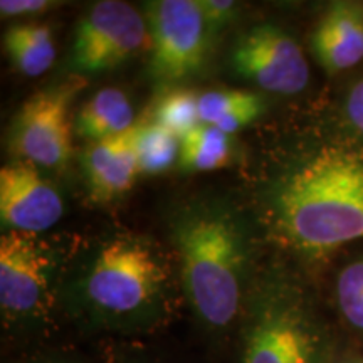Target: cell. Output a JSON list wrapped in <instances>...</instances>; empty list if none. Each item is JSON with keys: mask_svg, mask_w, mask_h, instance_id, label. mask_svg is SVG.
Instances as JSON below:
<instances>
[{"mask_svg": "<svg viewBox=\"0 0 363 363\" xmlns=\"http://www.w3.org/2000/svg\"><path fill=\"white\" fill-rule=\"evenodd\" d=\"M65 214L61 194L35 165L16 162L0 169V220L7 230L38 234Z\"/></svg>", "mask_w": 363, "mask_h": 363, "instance_id": "10", "label": "cell"}, {"mask_svg": "<svg viewBox=\"0 0 363 363\" xmlns=\"http://www.w3.org/2000/svg\"><path fill=\"white\" fill-rule=\"evenodd\" d=\"M330 363H363V353L358 352H342L338 348L335 352L333 358H331Z\"/></svg>", "mask_w": 363, "mask_h": 363, "instance_id": "23", "label": "cell"}, {"mask_svg": "<svg viewBox=\"0 0 363 363\" xmlns=\"http://www.w3.org/2000/svg\"><path fill=\"white\" fill-rule=\"evenodd\" d=\"M30 363H79V362L72 360V358H66V357H43Z\"/></svg>", "mask_w": 363, "mask_h": 363, "instance_id": "24", "label": "cell"}, {"mask_svg": "<svg viewBox=\"0 0 363 363\" xmlns=\"http://www.w3.org/2000/svg\"><path fill=\"white\" fill-rule=\"evenodd\" d=\"M4 49L12 66L27 78H38L56 61L52 30L43 22H19L4 34Z\"/></svg>", "mask_w": 363, "mask_h": 363, "instance_id": "14", "label": "cell"}, {"mask_svg": "<svg viewBox=\"0 0 363 363\" xmlns=\"http://www.w3.org/2000/svg\"><path fill=\"white\" fill-rule=\"evenodd\" d=\"M272 216L284 242L313 259L363 239V157L318 150L279 182Z\"/></svg>", "mask_w": 363, "mask_h": 363, "instance_id": "1", "label": "cell"}, {"mask_svg": "<svg viewBox=\"0 0 363 363\" xmlns=\"http://www.w3.org/2000/svg\"><path fill=\"white\" fill-rule=\"evenodd\" d=\"M199 96L201 94L192 89L177 88L169 91L157 103L153 121L182 138L202 123Z\"/></svg>", "mask_w": 363, "mask_h": 363, "instance_id": "19", "label": "cell"}, {"mask_svg": "<svg viewBox=\"0 0 363 363\" xmlns=\"http://www.w3.org/2000/svg\"><path fill=\"white\" fill-rule=\"evenodd\" d=\"M311 48L330 74L363 61V9L353 2H335L323 13L311 35Z\"/></svg>", "mask_w": 363, "mask_h": 363, "instance_id": "12", "label": "cell"}, {"mask_svg": "<svg viewBox=\"0 0 363 363\" xmlns=\"http://www.w3.org/2000/svg\"><path fill=\"white\" fill-rule=\"evenodd\" d=\"M54 310L52 264L34 234L0 238V311L9 330H39Z\"/></svg>", "mask_w": 363, "mask_h": 363, "instance_id": "5", "label": "cell"}, {"mask_svg": "<svg viewBox=\"0 0 363 363\" xmlns=\"http://www.w3.org/2000/svg\"><path fill=\"white\" fill-rule=\"evenodd\" d=\"M335 306L342 323L363 338V259L353 261L340 271L335 284Z\"/></svg>", "mask_w": 363, "mask_h": 363, "instance_id": "18", "label": "cell"}, {"mask_svg": "<svg viewBox=\"0 0 363 363\" xmlns=\"http://www.w3.org/2000/svg\"><path fill=\"white\" fill-rule=\"evenodd\" d=\"M56 2L49 0H2L0 2V13L2 17H22V16H38L48 12Z\"/></svg>", "mask_w": 363, "mask_h": 363, "instance_id": "21", "label": "cell"}, {"mask_svg": "<svg viewBox=\"0 0 363 363\" xmlns=\"http://www.w3.org/2000/svg\"><path fill=\"white\" fill-rule=\"evenodd\" d=\"M233 158V136L214 125L201 123L180 138L179 165L185 172H212Z\"/></svg>", "mask_w": 363, "mask_h": 363, "instance_id": "16", "label": "cell"}, {"mask_svg": "<svg viewBox=\"0 0 363 363\" xmlns=\"http://www.w3.org/2000/svg\"><path fill=\"white\" fill-rule=\"evenodd\" d=\"M239 78L271 93L298 94L310 83V66L301 45L274 24H259L240 35L230 54Z\"/></svg>", "mask_w": 363, "mask_h": 363, "instance_id": "9", "label": "cell"}, {"mask_svg": "<svg viewBox=\"0 0 363 363\" xmlns=\"http://www.w3.org/2000/svg\"><path fill=\"white\" fill-rule=\"evenodd\" d=\"M238 343L239 363H330L338 350L315 296L281 272L252 283Z\"/></svg>", "mask_w": 363, "mask_h": 363, "instance_id": "3", "label": "cell"}, {"mask_svg": "<svg viewBox=\"0 0 363 363\" xmlns=\"http://www.w3.org/2000/svg\"><path fill=\"white\" fill-rule=\"evenodd\" d=\"M174 240L190 310L211 335L239 328L252 283L242 225L224 208H195L177 220Z\"/></svg>", "mask_w": 363, "mask_h": 363, "instance_id": "2", "label": "cell"}, {"mask_svg": "<svg viewBox=\"0 0 363 363\" xmlns=\"http://www.w3.org/2000/svg\"><path fill=\"white\" fill-rule=\"evenodd\" d=\"M133 140L140 174H162L179 160L180 138L155 121L135 123Z\"/></svg>", "mask_w": 363, "mask_h": 363, "instance_id": "17", "label": "cell"}, {"mask_svg": "<svg viewBox=\"0 0 363 363\" xmlns=\"http://www.w3.org/2000/svg\"><path fill=\"white\" fill-rule=\"evenodd\" d=\"M347 116L353 128L363 136V79L357 81L348 93Z\"/></svg>", "mask_w": 363, "mask_h": 363, "instance_id": "22", "label": "cell"}, {"mask_svg": "<svg viewBox=\"0 0 363 363\" xmlns=\"http://www.w3.org/2000/svg\"><path fill=\"white\" fill-rule=\"evenodd\" d=\"M84 86L83 76L74 74L27 99L11 125L13 155L44 169L65 167L72 155L71 103Z\"/></svg>", "mask_w": 363, "mask_h": 363, "instance_id": "6", "label": "cell"}, {"mask_svg": "<svg viewBox=\"0 0 363 363\" xmlns=\"http://www.w3.org/2000/svg\"><path fill=\"white\" fill-rule=\"evenodd\" d=\"M262 110L264 101L252 91L216 89L199 96L202 123L214 125L230 136L254 123L261 116Z\"/></svg>", "mask_w": 363, "mask_h": 363, "instance_id": "15", "label": "cell"}, {"mask_svg": "<svg viewBox=\"0 0 363 363\" xmlns=\"http://www.w3.org/2000/svg\"><path fill=\"white\" fill-rule=\"evenodd\" d=\"M167 274L157 256L135 239L104 244L76 289L74 305L89 325L147 330L169 313Z\"/></svg>", "mask_w": 363, "mask_h": 363, "instance_id": "4", "label": "cell"}, {"mask_svg": "<svg viewBox=\"0 0 363 363\" xmlns=\"http://www.w3.org/2000/svg\"><path fill=\"white\" fill-rule=\"evenodd\" d=\"M133 126V106L130 98L118 88H104L94 93L79 108L74 120L78 135L91 142L121 135Z\"/></svg>", "mask_w": 363, "mask_h": 363, "instance_id": "13", "label": "cell"}, {"mask_svg": "<svg viewBox=\"0 0 363 363\" xmlns=\"http://www.w3.org/2000/svg\"><path fill=\"white\" fill-rule=\"evenodd\" d=\"M148 38L145 17L121 0H101L81 17L71 48V66L78 74L115 69L133 57Z\"/></svg>", "mask_w": 363, "mask_h": 363, "instance_id": "8", "label": "cell"}, {"mask_svg": "<svg viewBox=\"0 0 363 363\" xmlns=\"http://www.w3.org/2000/svg\"><path fill=\"white\" fill-rule=\"evenodd\" d=\"M150 38V74L179 83L202 69L208 33L199 0H153L145 4Z\"/></svg>", "mask_w": 363, "mask_h": 363, "instance_id": "7", "label": "cell"}, {"mask_svg": "<svg viewBox=\"0 0 363 363\" xmlns=\"http://www.w3.org/2000/svg\"><path fill=\"white\" fill-rule=\"evenodd\" d=\"M83 170L96 202H110L128 192L140 174L133 128L91 143L83 153Z\"/></svg>", "mask_w": 363, "mask_h": 363, "instance_id": "11", "label": "cell"}, {"mask_svg": "<svg viewBox=\"0 0 363 363\" xmlns=\"http://www.w3.org/2000/svg\"><path fill=\"white\" fill-rule=\"evenodd\" d=\"M199 6L211 34L219 33L220 29L233 24L239 11L238 4L233 0H199Z\"/></svg>", "mask_w": 363, "mask_h": 363, "instance_id": "20", "label": "cell"}]
</instances>
